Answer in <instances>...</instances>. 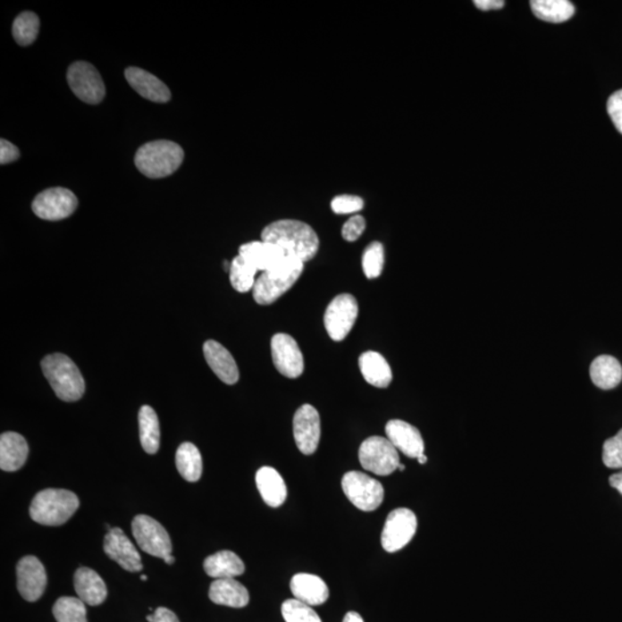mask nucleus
<instances>
[{
  "instance_id": "obj_1",
  "label": "nucleus",
  "mask_w": 622,
  "mask_h": 622,
  "mask_svg": "<svg viewBox=\"0 0 622 622\" xmlns=\"http://www.w3.org/2000/svg\"><path fill=\"white\" fill-rule=\"evenodd\" d=\"M262 240L273 243L284 251L286 256L310 261L320 248V239L313 227L300 221L282 219L265 227Z\"/></svg>"
},
{
  "instance_id": "obj_2",
  "label": "nucleus",
  "mask_w": 622,
  "mask_h": 622,
  "mask_svg": "<svg viewBox=\"0 0 622 622\" xmlns=\"http://www.w3.org/2000/svg\"><path fill=\"white\" fill-rule=\"evenodd\" d=\"M183 157L182 147L177 143L159 139L139 147L135 155V165L146 177L161 179L173 174L181 166Z\"/></svg>"
},
{
  "instance_id": "obj_3",
  "label": "nucleus",
  "mask_w": 622,
  "mask_h": 622,
  "mask_svg": "<svg viewBox=\"0 0 622 622\" xmlns=\"http://www.w3.org/2000/svg\"><path fill=\"white\" fill-rule=\"evenodd\" d=\"M42 370L51 388L61 400L78 401L85 394V380L77 365L66 355H47L42 361Z\"/></svg>"
},
{
  "instance_id": "obj_4",
  "label": "nucleus",
  "mask_w": 622,
  "mask_h": 622,
  "mask_svg": "<svg viewBox=\"0 0 622 622\" xmlns=\"http://www.w3.org/2000/svg\"><path fill=\"white\" fill-rule=\"evenodd\" d=\"M303 269L305 263L300 259L286 256L276 268L265 271L256 279L253 289L254 300L261 306L273 305L292 289L301 277Z\"/></svg>"
},
{
  "instance_id": "obj_5",
  "label": "nucleus",
  "mask_w": 622,
  "mask_h": 622,
  "mask_svg": "<svg viewBox=\"0 0 622 622\" xmlns=\"http://www.w3.org/2000/svg\"><path fill=\"white\" fill-rule=\"evenodd\" d=\"M80 500L74 492L63 489H46L34 497L30 517L43 525H62L77 512Z\"/></svg>"
},
{
  "instance_id": "obj_6",
  "label": "nucleus",
  "mask_w": 622,
  "mask_h": 622,
  "mask_svg": "<svg viewBox=\"0 0 622 622\" xmlns=\"http://www.w3.org/2000/svg\"><path fill=\"white\" fill-rule=\"evenodd\" d=\"M358 460L366 470L378 476H389L400 465L398 450L388 438L374 436L362 442Z\"/></svg>"
},
{
  "instance_id": "obj_7",
  "label": "nucleus",
  "mask_w": 622,
  "mask_h": 622,
  "mask_svg": "<svg viewBox=\"0 0 622 622\" xmlns=\"http://www.w3.org/2000/svg\"><path fill=\"white\" fill-rule=\"evenodd\" d=\"M346 497L358 509L373 512L384 500V488L380 481L374 480L365 473L349 472L341 481Z\"/></svg>"
},
{
  "instance_id": "obj_8",
  "label": "nucleus",
  "mask_w": 622,
  "mask_h": 622,
  "mask_svg": "<svg viewBox=\"0 0 622 622\" xmlns=\"http://www.w3.org/2000/svg\"><path fill=\"white\" fill-rule=\"evenodd\" d=\"M131 532L143 552L162 559L172 553V542L169 533L155 518L139 514L134 517Z\"/></svg>"
},
{
  "instance_id": "obj_9",
  "label": "nucleus",
  "mask_w": 622,
  "mask_h": 622,
  "mask_svg": "<svg viewBox=\"0 0 622 622\" xmlns=\"http://www.w3.org/2000/svg\"><path fill=\"white\" fill-rule=\"evenodd\" d=\"M358 315L357 298L350 294H340L331 301L324 315V325L334 341H341L349 336Z\"/></svg>"
},
{
  "instance_id": "obj_10",
  "label": "nucleus",
  "mask_w": 622,
  "mask_h": 622,
  "mask_svg": "<svg viewBox=\"0 0 622 622\" xmlns=\"http://www.w3.org/2000/svg\"><path fill=\"white\" fill-rule=\"evenodd\" d=\"M417 529V518L413 510L397 509L389 514L382 533V546L393 553L404 549L413 540Z\"/></svg>"
},
{
  "instance_id": "obj_11",
  "label": "nucleus",
  "mask_w": 622,
  "mask_h": 622,
  "mask_svg": "<svg viewBox=\"0 0 622 622\" xmlns=\"http://www.w3.org/2000/svg\"><path fill=\"white\" fill-rule=\"evenodd\" d=\"M67 82L77 97L91 105L101 103L105 96L101 74L89 63H74L67 71Z\"/></svg>"
},
{
  "instance_id": "obj_12",
  "label": "nucleus",
  "mask_w": 622,
  "mask_h": 622,
  "mask_svg": "<svg viewBox=\"0 0 622 622\" xmlns=\"http://www.w3.org/2000/svg\"><path fill=\"white\" fill-rule=\"evenodd\" d=\"M78 198L70 189L55 187L42 191L34 199L33 211L44 221H62L77 210Z\"/></svg>"
},
{
  "instance_id": "obj_13",
  "label": "nucleus",
  "mask_w": 622,
  "mask_h": 622,
  "mask_svg": "<svg viewBox=\"0 0 622 622\" xmlns=\"http://www.w3.org/2000/svg\"><path fill=\"white\" fill-rule=\"evenodd\" d=\"M294 440L298 449L306 456L316 452L321 440V417L311 405H303L297 410L293 420Z\"/></svg>"
},
{
  "instance_id": "obj_14",
  "label": "nucleus",
  "mask_w": 622,
  "mask_h": 622,
  "mask_svg": "<svg viewBox=\"0 0 622 622\" xmlns=\"http://www.w3.org/2000/svg\"><path fill=\"white\" fill-rule=\"evenodd\" d=\"M273 361L279 373L287 378L300 377L305 361L298 342L286 333H278L271 340Z\"/></svg>"
},
{
  "instance_id": "obj_15",
  "label": "nucleus",
  "mask_w": 622,
  "mask_h": 622,
  "mask_svg": "<svg viewBox=\"0 0 622 622\" xmlns=\"http://www.w3.org/2000/svg\"><path fill=\"white\" fill-rule=\"evenodd\" d=\"M18 590L23 600L36 601L46 588V572L41 561L34 556H27L18 562Z\"/></svg>"
},
{
  "instance_id": "obj_16",
  "label": "nucleus",
  "mask_w": 622,
  "mask_h": 622,
  "mask_svg": "<svg viewBox=\"0 0 622 622\" xmlns=\"http://www.w3.org/2000/svg\"><path fill=\"white\" fill-rule=\"evenodd\" d=\"M104 551L127 572H139L143 568L141 556L121 528H113L106 534Z\"/></svg>"
},
{
  "instance_id": "obj_17",
  "label": "nucleus",
  "mask_w": 622,
  "mask_h": 622,
  "mask_svg": "<svg viewBox=\"0 0 622 622\" xmlns=\"http://www.w3.org/2000/svg\"><path fill=\"white\" fill-rule=\"evenodd\" d=\"M386 436L394 448L408 458H417L424 454V441L414 425L401 420H391L386 424Z\"/></svg>"
},
{
  "instance_id": "obj_18",
  "label": "nucleus",
  "mask_w": 622,
  "mask_h": 622,
  "mask_svg": "<svg viewBox=\"0 0 622 622\" xmlns=\"http://www.w3.org/2000/svg\"><path fill=\"white\" fill-rule=\"evenodd\" d=\"M203 353L211 370L222 382L233 385L239 381V369L232 354L224 346L214 340H207L203 346Z\"/></svg>"
},
{
  "instance_id": "obj_19",
  "label": "nucleus",
  "mask_w": 622,
  "mask_h": 622,
  "mask_svg": "<svg viewBox=\"0 0 622 622\" xmlns=\"http://www.w3.org/2000/svg\"><path fill=\"white\" fill-rule=\"evenodd\" d=\"M127 81L138 94L151 102L166 103L171 99V91L164 82L155 75L139 67H129L125 71Z\"/></svg>"
},
{
  "instance_id": "obj_20",
  "label": "nucleus",
  "mask_w": 622,
  "mask_h": 622,
  "mask_svg": "<svg viewBox=\"0 0 622 622\" xmlns=\"http://www.w3.org/2000/svg\"><path fill=\"white\" fill-rule=\"evenodd\" d=\"M239 255L262 273L276 268L286 257L278 246L263 240L245 243L239 249Z\"/></svg>"
},
{
  "instance_id": "obj_21",
  "label": "nucleus",
  "mask_w": 622,
  "mask_h": 622,
  "mask_svg": "<svg viewBox=\"0 0 622 622\" xmlns=\"http://www.w3.org/2000/svg\"><path fill=\"white\" fill-rule=\"evenodd\" d=\"M290 590L295 600L309 606L324 604L330 596L328 585L314 574L300 573L294 576L290 580Z\"/></svg>"
},
{
  "instance_id": "obj_22",
  "label": "nucleus",
  "mask_w": 622,
  "mask_h": 622,
  "mask_svg": "<svg viewBox=\"0 0 622 622\" xmlns=\"http://www.w3.org/2000/svg\"><path fill=\"white\" fill-rule=\"evenodd\" d=\"M29 448L25 438L17 433H4L0 437V468L17 472L26 464Z\"/></svg>"
},
{
  "instance_id": "obj_23",
  "label": "nucleus",
  "mask_w": 622,
  "mask_h": 622,
  "mask_svg": "<svg viewBox=\"0 0 622 622\" xmlns=\"http://www.w3.org/2000/svg\"><path fill=\"white\" fill-rule=\"evenodd\" d=\"M74 587L80 600L86 605H101L106 600V585L93 569L79 568L74 574Z\"/></svg>"
},
{
  "instance_id": "obj_24",
  "label": "nucleus",
  "mask_w": 622,
  "mask_h": 622,
  "mask_svg": "<svg viewBox=\"0 0 622 622\" xmlns=\"http://www.w3.org/2000/svg\"><path fill=\"white\" fill-rule=\"evenodd\" d=\"M256 485L259 493L270 508H279L287 498L284 478L273 466H262L256 473Z\"/></svg>"
},
{
  "instance_id": "obj_25",
  "label": "nucleus",
  "mask_w": 622,
  "mask_h": 622,
  "mask_svg": "<svg viewBox=\"0 0 622 622\" xmlns=\"http://www.w3.org/2000/svg\"><path fill=\"white\" fill-rule=\"evenodd\" d=\"M210 600L214 604L241 609L249 603V593L234 579H217L210 585Z\"/></svg>"
},
{
  "instance_id": "obj_26",
  "label": "nucleus",
  "mask_w": 622,
  "mask_h": 622,
  "mask_svg": "<svg viewBox=\"0 0 622 622\" xmlns=\"http://www.w3.org/2000/svg\"><path fill=\"white\" fill-rule=\"evenodd\" d=\"M358 366L363 378L374 388L386 389L392 382V370L388 361L380 353L374 350L363 353L358 358Z\"/></svg>"
},
{
  "instance_id": "obj_27",
  "label": "nucleus",
  "mask_w": 622,
  "mask_h": 622,
  "mask_svg": "<svg viewBox=\"0 0 622 622\" xmlns=\"http://www.w3.org/2000/svg\"><path fill=\"white\" fill-rule=\"evenodd\" d=\"M206 573L214 579H234L245 573L241 558L232 551H219L205 560Z\"/></svg>"
},
{
  "instance_id": "obj_28",
  "label": "nucleus",
  "mask_w": 622,
  "mask_h": 622,
  "mask_svg": "<svg viewBox=\"0 0 622 622\" xmlns=\"http://www.w3.org/2000/svg\"><path fill=\"white\" fill-rule=\"evenodd\" d=\"M590 377L597 388L601 390L617 388L622 381L620 362L611 355H601L590 366Z\"/></svg>"
},
{
  "instance_id": "obj_29",
  "label": "nucleus",
  "mask_w": 622,
  "mask_h": 622,
  "mask_svg": "<svg viewBox=\"0 0 622 622\" xmlns=\"http://www.w3.org/2000/svg\"><path fill=\"white\" fill-rule=\"evenodd\" d=\"M139 441L147 453L158 452L161 445V428L157 414L150 406H143L139 412Z\"/></svg>"
},
{
  "instance_id": "obj_30",
  "label": "nucleus",
  "mask_w": 622,
  "mask_h": 622,
  "mask_svg": "<svg viewBox=\"0 0 622 622\" xmlns=\"http://www.w3.org/2000/svg\"><path fill=\"white\" fill-rule=\"evenodd\" d=\"M530 6L538 19L551 23L568 21L576 13V7L567 0H534Z\"/></svg>"
},
{
  "instance_id": "obj_31",
  "label": "nucleus",
  "mask_w": 622,
  "mask_h": 622,
  "mask_svg": "<svg viewBox=\"0 0 622 622\" xmlns=\"http://www.w3.org/2000/svg\"><path fill=\"white\" fill-rule=\"evenodd\" d=\"M175 464L179 474L189 482H198L202 476L201 453L191 442H183L175 454Z\"/></svg>"
},
{
  "instance_id": "obj_32",
  "label": "nucleus",
  "mask_w": 622,
  "mask_h": 622,
  "mask_svg": "<svg viewBox=\"0 0 622 622\" xmlns=\"http://www.w3.org/2000/svg\"><path fill=\"white\" fill-rule=\"evenodd\" d=\"M230 281L233 289L239 293H247L254 289L256 282V273L258 271L247 262L245 258L238 255L237 257L231 262Z\"/></svg>"
},
{
  "instance_id": "obj_33",
  "label": "nucleus",
  "mask_w": 622,
  "mask_h": 622,
  "mask_svg": "<svg viewBox=\"0 0 622 622\" xmlns=\"http://www.w3.org/2000/svg\"><path fill=\"white\" fill-rule=\"evenodd\" d=\"M52 612L58 622H88L86 603L80 598H59Z\"/></svg>"
},
{
  "instance_id": "obj_34",
  "label": "nucleus",
  "mask_w": 622,
  "mask_h": 622,
  "mask_svg": "<svg viewBox=\"0 0 622 622\" xmlns=\"http://www.w3.org/2000/svg\"><path fill=\"white\" fill-rule=\"evenodd\" d=\"M39 31V19L33 12H23L13 23V38L20 46L34 43Z\"/></svg>"
},
{
  "instance_id": "obj_35",
  "label": "nucleus",
  "mask_w": 622,
  "mask_h": 622,
  "mask_svg": "<svg viewBox=\"0 0 622 622\" xmlns=\"http://www.w3.org/2000/svg\"><path fill=\"white\" fill-rule=\"evenodd\" d=\"M384 247L381 242L370 243L362 257V268L368 279L378 278L384 268Z\"/></svg>"
},
{
  "instance_id": "obj_36",
  "label": "nucleus",
  "mask_w": 622,
  "mask_h": 622,
  "mask_svg": "<svg viewBox=\"0 0 622 622\" xmlns=\"http://www.w3.org/2000/svg\"><path fill=\"white\" fill-rule=\"evenodd\" d=\"M282 614L286 622H322L313 606L298 600H287L282 605Z\"/></svg>"
},
{
  "instance_id": "obj_37",
  "label": "nucleus",
  "mask_w": 622,
  "mask_h": 622,
  "mask_svg": "<svg viewBox=\"0 0 622 622\" xmlns=\"http://www.w3.org/2000/svg\"><path fill=\"white\" fill-rule=\"evenodd\" d=\"M603 462L608 468H622V429L604 442Z\"/></svg>"
},
{
  "instance_id": "obj_38",
  "label": "nucleus",
  "mask_w": 622,
  "mask_h": 622,
  "mask_svg": "<svg viewBox=\"0 0 622 622\" xmlns=\"http://www.w3.org/2000/svg\"><path fill=\"white\" fill-rule=\"evenodd\" d=\"M365 202L355 195H339L331 202V209L337 214H357L363 209Z\"/></svg>"
},
{
  "instance_id": "obj_39",
  "label": "nucleus",
  "mask_w": 622,
  "mask_h": 622,
  "mask_svg": "<svg viewBox=\"0 0 622 622\" xmlns=\"http://www.w3.org/2000/svg\"><path fill=\"white\" fill-rule=\"evenodd\" d=\"M365 218L360 216V214H357V216L349 218V221L345 223L341 231L342 238H344L346 241H357V239L361 237L362 233L365 232Z\"/></svg>"
},
{
  "instance_id": "obj_40",
  "label": "nucleus",
  "mask_w": 622,
  "mask_h": 622,
  "mask_svg": "<svg viewBox=\"0 0 622 622\" xmlns=\"http://www.w3.org/2000/svg\"><path fill=\"white\" fill-rule=\"evenodd\" d=\"M608 113L616 129L622 134V89L609 96Z\"/></svg>"
},
{
  "instance_id": "obj_41",
  "label": "nucleus",
  "mask_w": 622,
  "mask_h": 622,
  "mask_svg": "<svg viewBox=\"0 0 622 622\" xmlns=\"http://www.w3.org/2000/svg\"><path fill=\"white\" fill-rule=\"evenodd\" d=\"M19 157L20 151L18 147L3 139L2 142H0V163L3 165L9 164V163L17 161Z\"/></svg>"
},
{
  "instance_id": "obj_42",
  "label": "nucleus",
  "mask_w": 622,
  "mask_h": 622,
  "mask_svg": "<svg viewBox=\"0 0 622 622\" xmlns=\"http://www.w3.org/2000/svg\"><path fill=\"white\" fill-rule=\"evenodd\" d=\"M149 622H181L175 613L166 608H158L151 616L147 617Z\"/></svg>"
},
{
  "instance_id": "obj_43",
  "label": "nucleus",
  "mask_w": 622,
  "mask_h": 622,
  "mask_svg": "<svg viewBox=\"0 0 622 622\" xmlns=\"http://www.w3.org/2000/svg\"><path fill=\"white\" fill-rule=\"evenodd\" d=\"M474 4L478 10L482 11L500 10L505 6V2L502 0H475Z\"/></svg>"
},
{
  "instance_id": "obj_44",
  "label": "nucleus",
  "mask_w": 622,
  "mask_h": 622,
  "mask_svg": "<svg viewBox=\"0 0 622 622\" xmlns=\"http://www.w3.org/2000/svg\"><path fill=\"white\" fill-rule=\"evenodd\" d=\"M609 485L622 494V472L614 474L609 477Z\"/></svg>"
},
{
  "instance_id": "obj_45",
  "label": "nucleus",
  "mask_w": 622,
  "mask_h": 622,
  "mask_svg": "<svg viewBox=\"0 0 622 622\" xmlns=\"http://www.w3.org/2000/svg\"><path fill=\"white\" fill-rule=\"evenodd\" d=\"M342 622H365V621H363L360 614H358L357 612L352 611V612H349L346 614V616L344 618V621H342Z\"/></svg>"
},
{
  "instance_id": "obj_46",
  "label": "nucleus",
  "mask_w": 622,
  "mask_h": 622,
  "mask_svg": "<svg viewBox=\"0 0 622 622\" xmlns=\"http://www.w3.org/2000/svg\"><path fill=\"white\" fill-rule=\"evenodd\" d=\"M417 461L418 464L425 465L428 462V458H426L425 454H422V456L417 458Z\"/></svg>"
},
{
  "instance_id": "obj_47",
  "label": "nucleus",
  "mask_w": 622,
  "mask_h": 622,
  "mask_svg": "<svg viewBox=\"0 0 622 622\" xmlns=\"http://www.w3.org/2000/svg\"><path fill=\"white\" fill-rule=\"evenodd\" d=\"M163 560H164V561L166 562L167 565H173V564H174V561H175L174 557L172 556V554H171V556H167V557L165 558V559H163Z\"/></svg>"
},
{
  "instance_id": "obj_48",
  "label": "nucleus",
  "mask_w": 622,
  "mask_h": 622,
  "mask_svg": "<svg viewBox=\"0 0 622 622\" xmlns=\"http://www.w3.org/2000/svg\"><path fill=\"white\" fill-rule=\"evenodd\" d=\"M398 469L400 470V472H404V470L406 469V466L404 465L400 464V465H399Z\"/></svg>"
},
{
  "instance_id": "obj_49",
  "label": "nucleus",
  "mask_w": 622,
  "mask_h": 622,
  "mask_svg": "<svg viewBox=\"0 0 622 622\" xmlns=\"http://www.w3.org/2000/svg\"><path fill=\"white\" fill-rule=\"evenodd\" d=\"M141 580H142V581H147V577L146 576H141Z\"/></svg>"
}]
</instances>
